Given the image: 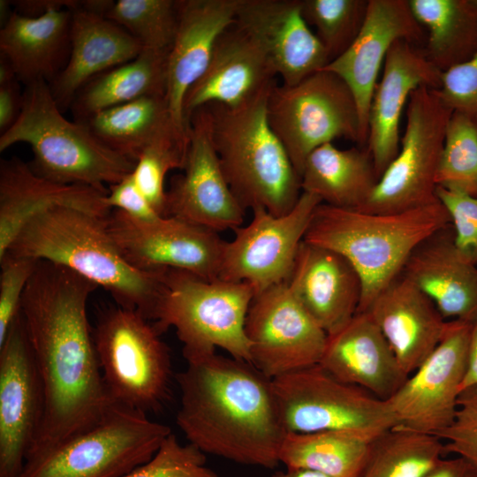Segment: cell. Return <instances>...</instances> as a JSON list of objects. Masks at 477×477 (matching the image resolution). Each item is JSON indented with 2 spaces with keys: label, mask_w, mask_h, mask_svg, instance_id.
I'll return each mask as SVG.
<instances>
[{
  "label": "cell",
  "mask_w": 477,
  "mask_h": 477,
  "mask_svg": "<svg viewBox=\"0 0 477 477\" xmlns=\"http://www.w3.org/2000/svg\"><path fill=\"white\" fill-rule=\"evenodd\" d=\"M96 288L47 261H38L26 284L19 314L45 393L43 420L26 458L93 428L117 405L104 383L87 319V300Z\"/></svg>",
  "instance_id": "6da1fadb"
},
{
  "label": "cell",
  "mask_w": 477,
  "mask_h": 477,
  "mask_svg": "<svg viewBox=\"0 0 477 477\" xmlns=\"http://www.w3.org/2000/svg\"><path fill=\"white\" fill-rule=\"evenodd\" d=\"M175 375L180 391L176 422L205 454L274 468L287 431L272 379L251 363L216 352L191 358Z\"/></svg>",
  "instance_id": "7a4b0ae2"
},
{
  "label": "cell",
  "mask_w": 477,
  "mask_h": 477,
  "mask_svg": "<svg viewBox=\"0 0 477 477\" xmlns=\"http://www.w3.org/2000/svg\"><path fill=\"white\" fill-rule=\"evenodd\" d=\"M6 254L67 268L107 291L117 306L154 319L166 269L132 267L110 235L106 217L72 207L49 208L22 227Z\"/></svg>",
  "instance_id": "3957f363"
},
{
  "label": "cell",
  "mask_w": 477,
  "mask_h": 477,
  "mask_svg": "<svg viewBox=\"0 0 477 477\" xmlns=\"http://www.w3.org/2000/svg\"><path fill=\"white\" fill-rule=\"evenodd\" d=\"M450 224V216L438 199L392 214L320 203L304 241L331 249L351 262L362 283L358 312H365L377 294L401 274L412 252Z\"/></svg>",
  "instance_id": "277c9868"
},
{
  "label": "cell",
  "mask_w": 477,
  "mask_h": 477,
  "mask_svg": "<svg viewBox=\"0 0 477 477\" xmlns=\"http://www.w3.org/2000/svg\"><path fill=\"white\" fill-rule=\"evenodd\" d=\"M27 144L29 164L39 176L66 185L86 186L108 193L132 172L136 162L101 141L80 121L65 118L50 90L39 80L26 85L18 117L0 136V151Z\"/></svg>",
  "instance_id": "5b68a950"
},
{
  "label": "cell",
  "mask_w": 477,
  "mask_h": 477,
  "mask_svg": "<svg viewBox=\"0 0 477 477\" xmlns=\"http://www.w3.org/2000/svg\"><path fill=\"white\" fill-rule=\"evenodd\" d=\"M272 86L239 107L206 106L211 115L214 147L238 201L246 210L262 208L274 216H284L302 193L301 178L268 121L267 101Z\"/></svg>",
  "instance_id": "8992f818"
},
{
  "label": "cell",
  "mask_w": 477,
  "mask_h": 477,
  "mask_svg": "<svg viewBox=\"0 0 477 477\" xmlns=\"http://www.w3.org/2000/svg\"><path fill=\"white\" fill-rule=\"evenodd\" d=\"M254 295L245 282L208 280L166 269L153 323L161 334L175 329L186 360L220 348L232 358L251 363L245 323Z\"/></svg>",
  "instance_id": "52a82bcc"
},
{
  "label": "cell",
  "mask_w": 477,
  "mask_h": 477,
  "mask_svg": "<svg viewBox=\"0 0 477 477\" xmlns=\"http://www.w3.org/2000/svg\"><path fill=\"white\" fill-rule=\"evenodd\" d=\"M160 335L135 310L119 306L99 309L93 339L114 403L148 414L167 401L174 375L169 348Z\"/></svg>",
  "instance_id": "ba28073f"
},
{
  "label": "cell",
  "mask_w": 477,
  "mask_h": 477,
  "mask_svg": "<svg viewBox=\"0 0 477 477\" xmlns=\"http://www.w3.org/2000/svg\"><path fill=\"white\" fill-rule=\"evenodd\" d=\"M171 433L146 413L116 405L93 428L26 458L19 477H124Z\"/></svg>",
  "instance_id": "9c48e42d"
},
{
  "label": "cell",
  "mask_w": 477,
  "mask_h": 477,
  "mask_svg": "<svg viewBox=\"0 0 477 477\" xmlns=\"http://www.w3.org/2000/svg\"><path fill=\"white\" fill-rule=\"evenodd\" d=\"M288 433L349 431L372 441L396 426L387 400L344 382L319 364L272 379Z\"/></svg>",
  "instance_id": "30bf717a"
},
{
  "label": "cell",
  "mask_w": 477,
  "mask_h": 477,
  "mask_svg": "<svg viewBox=\"0 0 477 477\" xmlns=\"http://www.w3.org/2000/svg\"><path fill=\"white\" fill-rule=\"evenodd\" d=\"M269 124L301 176L317 148L344 138L360 144L356 101L337 74L321 70L295 85L272 86L267 101Z\"/></svg>",
  "instance_id": "8fae6325"
},
{
  "label": "cell",
  "mask_w": 477,
  "mask_h": 477,
  "mask_svg": "<svg viewBox=\"0 0 477 477\" xmlns=\"http://www.w3.org/2000/svg\"><path fill=\"white\" fill-rule=\"evenodd\" d=\"M453 110L436 90H414L407 102L399 150L359 210L375 214L402 212L435 201V178L448 121Z\"/></svg>",
  "instance_id": "7c38bea8"
},
{
  "label": "cell",
  "mask_w": 477,
  "mask_h": 477,
  "mask_svg": "<svg viewBox=\"0 0 477 477\" xmlns=\"http://www.w3.org/2000/svg\"><path fill=\"white\" fill-rule=\"evenodd\" d=\"M107 229L125 259L135 269H174L200 277L219 278L226 241L218 232L192 222L161 216L144 222L112 209Z\"/></svg>",
  "instance_id": "4fadbf2b"
},
{
  "label": "cell",
  "mask_w": 477,
  "mask_h": 477,
  "mask_svg": "<svg viewBox=\"0 0 477 477\" xmlns=\"http://www.w3.org/2000/svg\"><path fill=\"white\" fill-rule=\"evenodd\" d=\"M320 203L317 196L302 192L284 216H274L262 208L253 209L250 223L236 229L233 239L225 243L219 278L247 283L255 295L286 282Z\"/></svg>",
  "instance_id": "5bb4252c"
},
{
  "label": "cell",
  "mask_w": 477,
  "mask_h": 477,
  "mask_svg": "<svg viewBox=\"0 0 477 477\" xmlns=\"http://www.w3.org/2000/svg\"><path fill=\"white\" fill-rule=\"evenodd\" d=\"M473 323L447 321L437 346L387 399L396 427L437 436L453 422Z\"/></svg>",
  "instance_id": "9a60e30c"
},
{
  "label": "cell",
  "mask_w": 477,
  "mask_h": 477,
  "mask_svg": "<svg viewBox=\"0 0 477 477\" xmlns=\"http://www.w3.org/2000/svg\"><path fill=\"white\" fill-rule=\"evenodd\" d=\"M245 331L251 364L269 379L318 365L328 339L286 282L254 297Z\"/></svg>",
  "instance_id": "2e32d148"
},
{
  "label": "cell",
  "mask_w": 477,
  "mask_h": 477,
  "mask_svg": "<svg viewBox=\"0 0 477 477\" xmlns=\"http://www.w3.org/2000/svg\"><path fill=\"white\" fill-rule=\"evenodd\" d=\"M44 411L43 382L19 314L0 344V477H19Z\"/></svg>",
  "instance_id": "e0dca14e"
},
{
  "label": "cell",
  "mask_w": 477,
  "mask_h": 477,
  "mask_svg": "<svg viewBox=\"0 0 477 477\" xmlns=\"http://www.w3.org/2000/svg\"><path fill=\"white\" fill-rule=\"evenodd\" d=\"M245 214L223 175L212 140L210 111L203 106L189 118L186 163L166 191L164 216L220 232L239 228Z\"/></svg>",
  "instance_id": "ac0fdd59"
},
{
  "label": "cell",
  "mask_w": 477,
  "mask_h": 477,
  "mask_svg": "<svg viewBox=\"0 0 477 477\" xmlns=\"http://www.w3.org/2000/svg\"><path fill=\"white\" fill-rule=\"evenodd\" d=\"M426 37L408 0H368L366 19L354 42L322 69L339 76L354 96L360 118V147L367 146L370 103L390 47L405 40L423 48Z\"/></svg>",
  "instance_id": "d6986e66"
},
{
  "label": "cell",
  "mask_w": 477,
  "mask_h": 477,
  "mask_svg": "<svg viewBox=\"0 0 477 477\" xmlns=\"http://www.w3.org/2000/svg\"><path fill=\"white\" fill-rule=\"evenodd\" d=\"M276 76L261 44L235 20L217 39L206 71L186 95V123L203 106L234 108L254 100L276 83Z\"/></svg>",
  "instance_id": "ffe728a7"
},
{
  "label": "cell",
  "mask_w": 477,
  "mask_h": 477,
  "mask_svg": "<svg viewBox=\"0 0 477 477\" xmlns=\"http://www.w3.org/2000/svg\"><path fill=\"white\" fill-rule=\"evenodd\" d=\"M236 22L258 41L284 85H295L330 62L302 15L301 0H239Z\"/></svg>",
  "instance_id": "44dd1931"
},
{
  "label": "cell",
  "mask_w": 477,
  "mask_h": 477,
  "mask_svg": "<svg viewBox=\"0 0 477 477\" xmlns=\"http://www.w3.org/2000/svg\"><path fill=\"white\" fill-rule=\"evenodd\" d=\"M239 0H178V26L167 59L165 99L172 122L184 137L189 125L184 102L206 71L222 33L236 20Z\"/></svg>",
  "instance_id": "7402d4cb"
},
{
  "label": "cell",
  "mask_w": 477,
  "mask_h": 477,
  "mask_svg": "<svg viewBox=\"0 0 477 477\" xmlns=\"http://www.w3.org/2000/svg\"><path fill=\"white\" fill-rule=\"evenodd\" d=\"M442 73L427 58L422 48L405 40L390 47L368 113L366 147L378 178L398 153L400 117L412 93L422 86L438 89Z\"/></svg>",
  "instance_id": "603a6c76"
},
{
  "label": "cell",
  "mask_w": 477,
  "mask_h": 477,
  "mask_svg": "<svg viewBox=\"0 0 477 477\" xmlns=\"http://www.w3.org/2000/svg\"><path fill=\"white\" fill-rule=\"evenodd\" d=\"M286 283L328 335L337 331L358 313L361 279L351 262L331 249L303 240Z\"/></svg>",
  "instance_id": "cb8c5ba5"
},
{
  "label": "cell",
  "mask_w": 477,
  "mask_h": 477,
  "mask_svg": "<svg viewBox=\"0 0 477 477\" xmlns=\"http://www.w3.org/2000/svg\"><path fill=\"white\" fill-rule=\"evenodd\" d=\"M365 312L382 332L406 375L437 346L447 325L434 302L402 272Z\"/></svg>",
  "instance_id": "d4e9b609"
},
{
  "label": "cell",
  "mask_w": 477,
  "mask_h": 477,
  "mask_svg": "<svg viewBox=\"0 0 477 477\" xmlns=\"http://www.w3.org/2000/svg\"><path fill=\"white\" fill-rule=\"evenodd\" d=\"M319 365L338 380L382 400L389 399L408 376L367 312H358L344 326L328 335Z\"/></svg>",
  "instance_id": "484cf974"
},
{
  "label": "cell",
  "mask_w": 477,
  "mask_h": 477,
  "mask_svg": "<svg viewBox=\"0 0 477 477\" xmlns=\"http://www.w3.org/2000/svg\"><path fill=\"white\" fill-rule=\"evenodd\" d=\"M107 193L80 185L60 184L36 174L18 157L0 163V259L22 227L36 214L56 206L107 217Z\"/></svg>",
  "instance_id": "4316f807"
},
{
  "label": "cell",
  "mask_w": 477,
  "mask_h": 477,
  "mask_svg": "<svg viewBox=\"0 0 477 477\" xmlns=\"http://www.w3.org/2000/svg\"><path fill=\"white\" fill-rule=\"evenodd\" d=\"M83 3L72 10L67 63L49 83L60 109L71 105L92 79L135 59L143 50L141 43L123 27L85 8Z\"/></svg>",
  "instance_id": "83f0119b"
},
{
  "label": "cell",
  "mask_w": 477,
  "mask_h": 477,
  "mask_svg": "<svg viewBox=\"0 0 477 477\" xmlns=\"http://www.w3.org/2000/svg\"><path fill=\"white\" fill-rule=\"evenodd\" d=\"M402 274L434 302L446 321L477 319V265L456 247L451 224L422 241Z\"/></svg>",
  "instance_id": "f1b7e54d"
},
{
  "label": "cell",
  "mask_w": 477,
  "mask_h": 477,
  "mask_svg": "<svg viewBox=\"0 0 477 477\" xmlns=\"http://www.w3.org/2000/svg\"><path fill=\"white\" fill-rule=\"evenodd\" d=\"M72 10L53 7L30 17L12 11L0 31V56L26 85L51 83L64 69L71 49Z\"/></svg>",
  "instance_id": "f546056e"
},
{
  "label": "cell",
  "mask_w": 477,
  "mask_h": 477,
  "mask_svg": "<svg viewBox=\"0 0 477 477\" xmlns=\"http://www.w3.org/2000/svg\"><path fill=\"white\" fill-rule=\"evenodd\" d=\"M300 178L302 192L322 203L351 209L367 201L379 180L367 147L340 149L332 142L308 155Z\"/></svg>",
  "instance_id": "4dcf8cb0"
},
{
  "label": "cell",
  "mask_w": 477,
  "mask_h": 477,
  "mask_svg": "<svg viewBox=\"0 0 477 477\" xmlns=\"http://www.w3.org/2000/svg\"><path fill=\"white\" fill-rule=\"evenodd\" d=\"M80 122L109 148L134 162L145 149L164 139L178 137L188 141L176 129L162 95L103 110Z\"/></svg>",
  "instance_id": "1f68e13d"
},
{
  "label": "cell",
  "mask_w": 477,
  "mask_h": 477,
  "mask_svg": "<svg viewBox=\"0 0 477 477\" xmlns=\"http://www.w3.org/2000/svg\"><path fill=\"white\" fill-rule=\"evenodd\" d=\"M426 32L422 50L444 72L477 53V0H408Z\"/></svg>",
  "instance_id": "d6a6232c"
},
{
  "label": "cell",
  "mask_w": 477,
  "mask_h": 477,
  "mask_svg": "<svg viewBox=\"0 0 477 477\" xmlns=\"http://www.w3.org/2000/svg\"><path fill=\"white\" fill-rule=\"evenodd\" d=\"M168 53L142 50L135 59L92 79L71 104L77 120L140 97L165 95Z\"/></svg>",
  "instance_id": "836d02e7"
},
{
  "label": "cell",
  "mask_w": 477,
  "mask_h": 477,
  "mask_svg": "<svg viewBox=\"0 0 477 477\" xmlns=\"http://www.w3.org/2000/svg\"><path fill=\"white\" fill-rule=\"evenodd\" d=\"M370 442L349 431L287 433L279 463L286 468L311 470L329 477H358Z\"/></svg>",
  "instance_id": "e575fe53"
},
{
  "label": "cell",
  "mask_w": 477,
  "mask_h": 477,
  "mask_svg": "<svg viewBox=\"0 0 477 477\" xmlns=\"http://www.w3.org/2000/svg\"><path fill=\"white\" fill-rule=\"evenodd\" d=\"M444 454L438 436L395 426L370 442L358 477H423Z\"/></svg>",
  "instance_id": "d590c367"
},
{
  "label": "cell",
  "mask_w": 477,
  "mask_h": 477,
  "mask_svg": "<svg viewBox=\"0 0 477 477\" xmlns=\"http://www.w3.org/2000/svg\"><path fill=\"white\" fill-rule=\"evenodd\" d=\"M104 16L136 38L143 50L169 52L178 26V0L111 1Z\"/></svg>",
  "instance_id": "8d00e7d4"
},
{
  "label": "cell",
  "mask_w": 477,
  "mask_h": 477,
  "mask_svg": "<svg viewBox=\"0 0 477 477\" xmlns=\"http://www.w3.org/2000/svg\"><path fill=\"white\" fill-rule=\"evenodd\" d=\"M437 186L477 197V117L453 111L446 127Z\"/></svg>",
  "instance_id": "74e56055"
},
{
  "label": "cell",
  "mask_w": 477,
  "mask_h": 477,
  "mask_svg": "<svg viewBox=\"0 0 477 477\" xmlns=\"http://www.w3.org/2000/svg\"><path fill=\"white\" fill-rule=\"evenodd\" d=\"M368 0H301L302 15L315 29L330 61L342 55L358 36Z\"/></svg>",
  "instance_id": "f35d334b"
},
{
  "label": "cell",
  "mask_w": 477,
  "mask_h": 477,
  "mask_svg": "<svg viewBox=\"0 0 477 477\" xmlns=\"http://www.w3.org/2000/svg\"><path fill=\"white\" fill-rule=\"evenodd\" d=\"M188 142L178 137H170L145 149L132 172L133 179L153 208L164 216L166 174L175 169L183 170Z\"/></svg>",
  "instance_id": "ab89813d"
},
{
  "label": "cell",
  "mask_w": 477,
  "mask_h": 477,
  "mask_svg": "<svg viewBox=\"0 0 477 477\" xmlns=\"http://www.w3.org/2000/svg\"><path fill=\"white\" fill-rule=\"evenodd\" d=\"M124 477H218L206 466V454L191 443L181 444L170 433L155 454Z\"/></svg>",
  "instance_id": "60d3db41"
},
{
  "label": "cell",
  "mask_w": 477,
  "mask_h": 477,
  "mask_svg": "<svg viewBox=\"0 0 477 477\" xmlns=\"http://www.w3.org/2000/svg\"><path fill=\"white\" fill-rule=\"evenodd\" d=\"M445 454L463 458L477 477V386L459 394L453 422L437 435Z\"/></svg>",
  "instance_id": "b9f144b4"
},
{
  "label": "cell",
  "mask_w": 477,
  "mask_h": 477,
  "mask_svg": "<svg viewBox=\"0 0 477 477\" xmlns=\"http://www.w3.org/2000/svg\"><path fill=\"white\" fill-rule=\"evenodd\" d=\"M37 262L9 254L0 259V344L19 314L23 293Z\"/></svg>",
  "instance_id": "7bdbcfd3"
},
{
  "label": "cell",
  "mask_w": 477,
  "mask_h": 477,
  "mask_svg": "<svg viewBox=\"0 0 477 477\" xmlns=\"http://www.w3.org/2000/svg\"><path fill=\"white\" fill-rule=\"evenodd\" d=\"M436 198L446 208L460 254L477 265V197L437 186Z\"/></svg>",
  "instance_id": "ee69618b"
},
{
  "label": "cell",
  "mask_w": 477,
  "mask_h": 477,
  "mask_svg": "<svg viewBox=\"0 0 477 477\" xmlns=\"http://www.w3.org/2000/svg\"><path fill=\"white\" fill-rule=\"evenodd\" d=\"M435 90L453 111L477 117V53L467 62L443 72L441 86Z\"/></svg>",
  "instance_id": "f6af8a7d"
},
{
  "label": "cell",
  "mask_w": 477,
  "mask_h": 477,
  "mask_svg": "<svg viewBox=\"0 0 477 477\" xmlns=\"http://www.w3.org/2000/svg\"><path fill=\"white\" fill-rule=\"evenodd\" d=\"M105 202L110 208L120 210L136 220L149 222L162 216L141 193L132 172L109 186Z\"/></svg>",
  "instance_id": "bcb514c9"
},
{
  "label": "cell",
  "mask_w": 477,
  "mask_h": 477,
  "mask_svg": "<svg viewBox=\"0 0 477 477\" xmlns=\"http://www.w3.org/2000/svg\"><path fill=\"white\" fill-rule=\"evenodd\" d=\"M18 80L0 85V131L5 132L14 123L19 113L22 96H19Z\"/></svg>",
  "instance_id": "7dc6e473"
},
{
  "label": "cell",
  "mask_w": 477,
  "mask_h": 477,
  "mask_svg": "<svg viewBox=\"0 0 477 477\" xmlns=\"http://www.w3.org/2000/svg\"><path fill=\"white\" fill-rule=\"evenodd\" d=\"M82 2V1H81ZM80 1L69 0H36V1H16L11 4L15 6L14 11L26 16L35 17L45 13L53 7H61L74 10L81 4Z\"/></svg>",
  "instance_id": "c3c4849f"
},
{
  "label": "cell",
  "mask_w": 477,
  "mask_h": 477,
  "mask_svg": "<svg viewBox=\"0 0 477 477\" xmlns=\"http://www.w3.org/2000/svg\"><path fill=\"white\" fill-rule=\"evenodd\" d=\"M423 477H474L470 466L461 458H442Z\"/></svg>",
  "instance_id": "681fc988"
},
{
  "label": "cell",
  "mask_w": 477,
  "mask_h": 477,
  "mask_svg": "<svg viewBox=\"0 0 477 477\" xmlns=\"http://www.w3.org/2000/svg\"><path fill=\"white\" fill-rule=\"evenodd\" d=\"M477 386V319L473 322L469 343L466 371L460 386V393Z\"/></svg>",
  "instance_id": "f907efd6"
},
{
  "label": "cell",
  "mask_w": 477,
  "mask_h": 477,
  "mask_svg": "<svg viewBox=\"0 0 477 477\" xmlns=\"http://www.w3.org/2000/svg\"><path fill=\"white\" fill-rule=\"evenodd\" d=\"M270 477H329L323 473L307 470V469H292L286 468L285 471H278L273 473Z\"/></svg>",
  "instance_id": "816d5d0a"
},
{
  "label": "cell",
  "mask_w": 477,
  "mask_h": 477,
  "mask_svg": "<svg viewBox=\"0 0 477 477\" xmlns=\"http://www.w3.org/2000/svg\"><path fill=\"white\" fill-rule=\"evenodd\" d=\"M17 80L15 72L10 63L0 57V85H4Z\"/></svg>",
  "instance_id": "f5cc1de1"
}]
</instances>
